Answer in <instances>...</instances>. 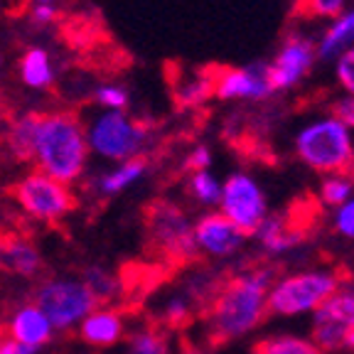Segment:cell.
I'll list each match as a JSON object with an SVG mask.
<instances>
[{
    "instance_id": "1f68e13d",
    "label": "cell",
    "mask_w": 354,
    "mask_h": 354,
    "mask_svg": "<svg viewBox=\"0 0 354 354\" xmlns=\"http://www.w3.org/2000/svg\"><path fill=\"white\" fill-rule=\"evenodd\" d=\"M335 229H337L342 236L354 239V197L347 199L342 207L335 209Z\"/></svg>"
},
{
    "instance_id": "3957f363",
    "label": "cell",
    "mask_w": 354,
    "mask_h": 354,
    "mask_svg": "<svg viewBox=\"0 0 354 354\" xmlns=\"http://www.w3.org/2000/svg\"><path fill=\"white\" fill-rule=\"evenodd\" d=\"M295 155L322 175H349L354 172V143L352 131L337 118L322 116L305 123L295 136ZM354 180V177H352Z\"/></svg>"
},
{
    "instance_id": "8992f818",
    "label": "cell",
    "mask_w": 354,
    "mask_h": 354,
    "mask_svg": "<svg viewBox=\"0 0 354 354\" xmlns=\"http://www.w3.org/2000/svg\"><path fill=\"white\" fill-rule=\"evenodd\" d=\"M339 290V278L330 271H305L273 281L266 310L268 315L298 317L315 313L327 298Z\"/></svg>"
},
{
    "instance_id": "4dcf8cb0",
    "label": "cell",
    "mask_w": 354,
    "mask_h": 354,
    "mask_svg": "<svg viewBox=\"0 0 354 354\" xmlns=\"http://www.w3.org/2000/svg\"><path fill=\"white\" fill-rule=\"evenodd\" d=\"M335 74H337V82L344 88V94L354 96V47L335 59Z\"/></svg>"
},
{
    "instance_id": "9a60e30c",
    "label": "cell",
    "mask_w": 354,
    "mask_h": 354,
    "mask_svg": "<svg viewBox=\"0 0 354 354\" xmlns=\"http://www.w3.org/2000/svg\"><path fill=\"white\" fill-rule=\"evenodd\" d=\"M254 236H259L261 246L268 254H286V251L295 249L298 243L305 241L308 229L293 214H268L261 221V227L256 229Z\"/></svg>"
},
{
    "instance_id": "7a4b0ae2",
    "label": "cell",
    "mask_w": 354,
    "mask_h": 354,
    "mask_svg": "<svg viewBox=\"0 0 354 354\" xmlns=\"http://www.w3.org/2000/svg\"><path fill=\"white\" fill-rule=\"evenodd\" d=\"M88 155L86 128L74 111H42L35 138V170L72 187L86 172Z\"/></svg>"
},
{
    "instance_id": "7402d4cb",
    "label": "cell",
    "mask_w": 354,
    "mask_h": 354,
    "mask_svg": "<svg viewBox=\"0 0 354 354\" xmlns=\"http://www.w3.org/2000/svg\"><path fill=\"white\" fill-rule=\"evenodd\" d=\"M214 96V74L212 72H192L183 74L175 84V101L180 106H199Z\"/></svg>"
},
{
    "instance_id": "9c48e42d",
    "label": "cell",
    "mask_w": 354,
    "mask_h": 354,
    "mask_svg": "<svg viewBox=\"0 0 354 354\" xmlns=\"http://www.w3.org/2000/svg\"><path fill=\"white\" fill-rule=\"evenodd\" d=\"M219 209L243 236H254L261 221L268 216V199L263 187L251 175L232 172L221 183Z\"/></svg>"
},
{
    "instance_id": "277c9868",
    "label": "cell",
    "mask_w": 354,
    "mask_h": 354,
    "mask_svg": "<svg viewBox=\"0 0 354 354\" xmlns=\"http://www.w3.org/2000/svg\"><path fill=\"white\" fill-rule=\"evenodd\" d=\"M145 243L160 268H183L197 256L192 224L172 202H153L145 207Z\"/></svg>"
},
{
    "instance_id": "ffe728a7",
    "label": "cell",
    "mask_w": 354,
    "mask_h": 354,
    "mask_svg": "<svg viewBox=\"0 0 354 354\" xmlns=\"http://www.w3.org/2000/svg\"><path fill=\"white\" fill-rule=\"evenodd\" d=\"M354 47V6L342 10L337 17L327 22L320 39L315 44V55L320 59H337L347 50Z\"/></svg>"
},
{
    "instance_id": "d4e9b609",
    "label": "cell",
    "mask_w": 354,
    "mask_h": 354,
    "mask_svg": "<svg viewBox=\"0 0 354 354\" xmlns=\"http://www.w3.org/2000/svg\"><path fill=\"white\" fill-rule=\"evenodd\" d=\"M123 354H167V339L158 327H145V330L133 332Z\"/></svg>"
},
{
    "instance_id": "5b68a950",
    "label": "cell",
    "mask_w": 354,
    "mask_h": 354,
    "mask_svg": "<svg viewBox=\"0 0 354 354\" xmlns=\"http://www.w3.org/2000/svg\"><path fill=\"white\" fill-rule=\"evenodd\" d=\"M84 128H86L88 153L113 162L143 155L150 140L145 123L128 116L126 111H101L88 123H84Z\"/></svg>"
},
{
    "instance_id": "f35d334b",
    "label": "cell",
    "mask_w": 354,
    "mask_h": 354,
    "mask_svg": "<svg viewBox=\"0 0 354 354\" xmlns=\"http://www.w3.org/2000/svg\"><path fill=\"white\" fill-rule=\"evenodd\" d=\"M6 337V330H3V325H0V339Z\"/></svg>"
},
{
    "instance_id": "836d02e7",
    "label": "cell",
    "mask_w": 354,
    "mask_h": 354,
    "mask_svg": "<svg viewBox=\"0 0 354 354\" xmlns=\"http://www.w3.org/2000/svg\"><path fill=\"white\" fill-rule=\"evenodd\" d=\"M332 116L337 118L347 131H354V96H339L332 106Z\"/></svg>"
},
{
    "instance_id": "603a6c76",
    "label": "cell",
    "mask_w": 354,
    "mask_h": 354,
    "mask_svg": "<svg viewBox=\"0 0 354 354\" xmlns=\"http://www.w3.org/2000/svg\"><path fill=\"white\" fill-rule=\"evenodd\" d=\"M251 354H325L313 339L298 335H271L254 344Z\"/></svg>"
},
{
    "instance_id": "8d00e7d4",
    "label": "cell",
    "mask_w": 354,
    "mask_h": 354,
    "mask_svg": "<svg viewBox=\"0 0 354 354\" xmlns=\"http://www.w3.org/2000/svg\"><path fill=\"white\" fill-rule=\"evenodd\" d=\"M57 0H32V6H55Z\"/></svg>"
},
{
    "instance_id": "7c38bea8",
    "label": "cell",
    "mask_w": 354,
    "mask_h": 354,
    "mask_svg": "<svg viewBox=\"0 0 354 354\" xmlns=\"http://www.w3.org/2000/svg\"><path fill=\"white\" fill-rule=\"evenodd\" d=\"M271 94V74H268V64H263V62L214 72V96L221 101H251V104H259V101H266Z\"/></svg>"
},
{
    "instance_id": "30bf717a",
    "label": "cell",
    "mask_w": 354,
    "mask_h": 354,
    "mask_svg": "<svg viewBox=\"0 0 354 354\" xmlns=\"http://www.w3.org/2000/svg\"><path fill=\"white\" fill-rule=\"evenodd\" d=\"M310 339L325 354L354 352V290L339 288L313 313Z\"/></svg>"
},
{
    "instance_id": "8fae6325",
    "label": "cell",
    "mask_w": 354,
    "mask_h": 354,
    "mask_svg": "<svg viewBox=\"0 0 354 354\" xmlns=\"http://www.w3.org/2000/svg\"><path fill=\"white\" fill-rule=\"evenodd\" d=\"M315 42L305 35H288L283 44L278 47L276 57L268 64L273 91H288L298 86L315 66Z\"/></svg>"
},
{
    "instance_id": "52a82bcc",
    "label": "cell",
    "mask_w": 354,
    "mask_h": 354,
    "mask_svg": "<svg viewBox=\"0 0 354 354\" xmlns=\"http://www.w3.org/2000/svg\"><path fill=\"white\" fill-rule=\"evenodd\" d=\"M10 197L25 214L39 221H59L77 209V194L69 185H62L39 170H30L10 187Z\"/></svg>"
},
{
    "instance_id": "f546056e",
    "label": "cell",
    "mask_w": 354,
    "mask_h": 354,
    "mask_svg": "<svg viewBox=\"0 0 354 354\" xmlns=\"http://www.w3.org/2000/svg\"><path fill=\"white\" fill-rule=\"evenodd\" d=\"M162 317H165V322L170 327H185L187 325V320L192 317V308H189L187 295H177V298H172L170 303L165 305Z\"/></svg>"
},
{
    "instance_id": "2e32d148",
    "label": "cell",
    "mask_w": 354,
    "mask_h": 354,
    "mask_svg": "<svg viewBox=\"0 0 354 354\" xmlns=\"http://www.w3.org/2000/svg\"><path fill=\"white\" fill-rule=\"evenodd\" d=\"M123 315L121 310L104 305V308L91 310L79 325V337L88 347H113L118 339H123Z\"/></svg>"
},
{
    "instance_id": "e575fe53",
    "label": "cell",
    "mask_w": 354,
    "mask_h": 354,
    "mask_svg": "<svg viewBox=\"0 0 354 354\" xmlns=\"http://www.w3.org/2000/svg\"><path fill=\"white\" fill-rule=\"evenodd\" d=\"M209 162H212V155H209V148H205V145H197L187 158V167L192 172L209 170Z\"/></svg>"
},
{
    "instance_id": "5bb4252c",
    "label": "cell",
    "mask_w": 354,
    "mask_h": 354,
    "mask_svg": "<svg viewBox=\"0 0 354 354\" xmlns=\"http://www.w3.org/2000/svg\"><path fill=\"white\" fill-rule=\"evenodd\" d=\"M39 268L42 256L28 236L0 229V271L12 276H35Z\"/></svg>"
},
{
    "instance_id": "f1b7e54d",
    "label": "cell",
    "mask_w": 354,
    "mask_h": 354,
    "mask_svg": "<svg viewBox=\"0 0 354 354\" xmlns=\"http://www.w3.org/2000/svg\"><path fill=\"white\" fill-rule=\"evenodd\" d=\"M349 8V0H298V10L317 20H332Z\"/></svg>"
},
{
    "instance_id": "83f0119b",
    "label": "cell",
    "mask_w": 354,
    "mask_h": 354,
    "mask_svg": "<svg viewBox=\"0 0 354 354\" xmlns=\"http://www.w3.org/2000/svg\"><path fill=\"white\" fill-rule=\"evenodd\" d=\"M94 101L104 111H126L131 96H128L126 86L106 82V84H99V86L94 88Z\"/></svg>"
},
{
    "instance_id": "ba28073f",
    "label": "cell",
    "mask_w": 354,
    "mask_h": 354,
    "mask_svg": "<svg viewBox=\"0 0 354 354\" xmlns=\"http://www.w3.org/2000/svg\"><path fill=\"white\" fill-rule=\"evenodd\" d=\"M30 303L39 308V313L57 330H69L79 320H84L91 310L99 308L96 298L88 293V288L72 278H47L32 290Z\"/></svg>"
},
{
    "instance_id": "74e56055",
    "label": "cell",
    "mask_w": 354,
    "mask_h": 354,
    "mask_svg": "<svg viewBox=\"0 0 354 354\" xmlns=\"http://www.w3.org/2000/svg\"><path fill=\"white\" fill-rule=\"evenodd\" d=\"M3 74H6V55L0 52V77H3Z\"/></svg>"
},
{
    "instance_id": "cb8c5ba5",
    "label": "cell",
    "mask_w": 354,
    "mask_h": 354,
    "mask_svg": "<svg viewBox=\"0 0 354 354\" xmlns=\"http://www.w3.org/2000/svg\"><path fill=\"white\" fill-rule=\"evenodd\" d=\"M84 286L88 288V293L94 295L96 303H99V308H104V305H109L111 300L116 298L118 288H121V281H118L116 276H111L109 271H104V268H88L86 273H84Z\"/></svg>"
},
{
    "instance_id": "6da1fadb",
    "label": "cell",
    "mask_w": 354,
    "mask_h": 354,
    "mask_svg": "<svg viewBox=\"0 0 354 354\" xmlns=\"http://www.w3.org/2000/svg\"><path fill=\"white\" fill-rule=\"evenodd\" d=\"M273 286L271 268H254L221 281L219 290L205 310L207 337L214 347L229 344L263 322L268 315L266 298Z\"/></svg>"
},
{
    "instance_id": "e0dca14e",
    "label": "cell",
    "mask_w": 354,
    "mask_h": 354,
    "mask_svg": "<svg viewBox=\"0 0 354 354\" xmlns=\"http://www.w3.org/2000/svg\"><path fill=\"white\" fill-rule=\"evenodd\" d=\"M39 118H42V111H25V113H20V116H15L8 123L3 145H6V153L10 155L12 160L32 162Z\"/></svg>"
},
{
    "instance_id": "d590c367",
    "label": "cell",
    "mask_w": 354,
    "mask_h": 354,
    "mask_svg": "<svg viewBox=\"0 0 354 354\" xmlns=\"http://www.w3.org/2000/svg\"><path fill=\"white\" fill-rule=\"evenodd\" d=\"M37 349H30L25 344L15 342L12 337H3L0 339V354H35Z\"/></svg>"
},
{
    "instance_id": "d6986e66",
    "label": "cell",
    "mask_w": 354,
    "mask_h": 354,
    "mask_svg": "<svg viewBox=\"0 0 354 354\" xmlns=\"http://www.w3.org/2000/svg\"><path fill=\"white\" fill-rule=\"evenodd\" d=\"M8 337H12L15 342L25 344L30 349H39L42 344H47L52 339V325L50 320L39 313V308H35L32 303L22 305L15 310L10 325H8Z\"/></svg>"
},
{
    "instance_id": "44dd1931",
    "label": "cell",
    "mask_w": 354,
    "mask_h": 354,
    "mask_svg": "<svg viewBox=\"0 0 354 354\" xmlns=\"http://www.w3.org/2000/svg\"><path fill=\"white\" fill-rule=\"evenodd\" d=\"M145 170H148V160H145L143 155L131 158V160H123L113 170H109L104 177L96 180V189H99V194H106V197L118 194L131 187V185L138 183L140 177L145 175Z\"/></svg>"
},
{
    "instance_id": "d6a6232c",
    "label": "cell",
    "mask_w": 354,
    "mask_h": 354,
    "mask_svg": "<svg viewBox=\"0 0 354 354\" xmlns=\"http://www.w3.org/2000/svg\"><path fill=\"white\" fill-rule=\"evenodd\" d=\"M57 17H59L57 6H30L28 10V20L35 28H50L57 22Z\"/></svg>"
},
{
    "instance_id": "4fadbf2b",
    "label": "cell",
    "mask_w": 354,
    "mask_h": 354,
    "mask_svg": "<svg viewBox=\"0 0 354 354\" xmlns=\"http://www.w3.org/2000/svg\"><path fill=\"white\" fill-rule=\"evenodd\" d=\"M192 234L197 251H205V254L216 256V259L234 256L246 239L221 212H209V214L199 216L192 224Z\"/></svg>"
},
{
    "instance_id": "ac0fdd59",
    "label": "cell",
    "mask_w": 354,
    "mask_h": 354,
    "mask_svg": "<svg viewBox=\"0 0 354 354\" xmlns=\"http://www.w3.org/2000/svg\"><path fill=\"white\" fill-rule=\"evenodd\" d=\"M17 79L32 91H47L57 82V66L47 47H28L17 59Z\"/></svg>"
},
{
    "instance_id": "484cf974",
    "label": "cell",
    "mask_w": 354,
    "mask_h": 354,
    "mask_svg": "<svg viewBox=\"0 0 354 354\" xmlns=\"http://www.w3.org/2000/svg\"><path fill=\"white\" fill-rule=\"evenodd\" d=\"M189 194L199 205H219L221 183L209 170H197L189 175Z\"/></svg>"
},
{
    "instance_id": "4316f807",
    "label": "cell",
    "mask_w": 354,
    "mask_h": 354,
    "mask_svg": "<svg viewBox=\"0 0 354 354\" xmlns=\"http://www.w3.org/2000/svg\"><path fill=\"white\" fill-rule=\"evenodd\" d=\"M354 180L349 175H330L320 185V199L327 207H342L347 199H352Z\"/></svg>"
}]
</instances>
